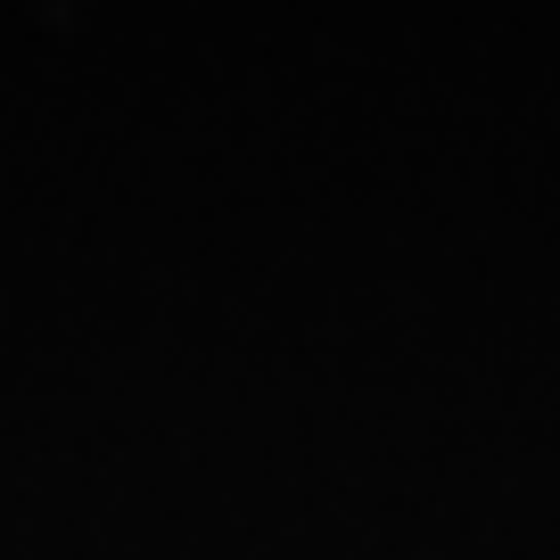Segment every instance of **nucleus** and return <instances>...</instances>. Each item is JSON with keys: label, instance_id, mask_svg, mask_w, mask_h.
Listing matches in <instances>:
<instances>
[]
</instances>
